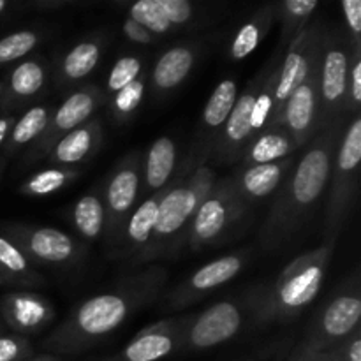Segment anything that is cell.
I'll list each match as a JSON object with an SVG mask.
<instances>
[{
	"label": "cell",
	"instance_id": "cell-1",
	"mask_svg": "<svg viewBox=\"0 0 361 361\" xmlns=\"http://www.w3.org/2000/svg\"><path fill=\"white\" fill-rule=\"evenodd\" d=\"M345 122V116L335 120L317 130L303 147L305 150L296 159L295 168L277 190V197L259 231L263 250L274 254L288 249L312 221L330 183L334 159Z\"/></svg>",
	"mask_w": 361,
	"mask_h": 361
},
{
	"label": "cell",
	"instance_id": "cell-2",
	"mask_svg": "<svg viewBox=\"0 0 361 361\" xmlns=\"http://www.w3.org/2000/svg\"><path fill=\"white\" fill-rule=\"evenodd\" d=\"M166 282L168 271L157 264L126 275L111 289L78 305L42 341V349L51 356H69L94 348L122 328L134 314L152 305L161 296Z\"/></svg>",
	"mask_w": 361,
	"mask_h": 361
},
{
	"label": "cell",
	"instance_id": "cell-3",
	"mask_svg": "<svg viewBox=\"0 0 361 361\" xmlns=\"http://www.w3.org/2000/svg\"><path fill=\"white\" fill-rule=\"evenodd\" d=\"M330 247L321 245L300 254L270 284H261L243 296L247 310L259 326L288 323L316 300L323 288L331 256Z\"/></svg>",
	"mask_w": 361,
	"mask_h": 361
},
{
	"label": "cell",
	"instance_id": "cell-4",
	"mask_svg": "<svg viewBox=\"0 0 361 361\" xmlns=\"http://www.w3.org/2000/svg\"><path fill=\"white\" fill-rule=\"evenodd\" d=\"M215 182H217L215 169L208 166L204 159L190 154L178 178L168 185V190L159 204L154 235L136 264L171 256L182 249L183 243L187 242L190 221Z\"/></svg>",
	"mask_w": 361,
	"mask_h": 361
},
{
	"label": "cell",
	"instance_id": "cell-5",
	"mask_svg": "<svg viewBox=\"0 0 361 361\" xmlns=\"http://www.w3.org/2000/svg\"><path fill=\"white\" fill-rule=\"evenodd\" d=\"M361 162V116L358 111L351 113L345 122L338 141L334 168L330 175V194H328L326 214H324V245L334 249L349 214L353 200L358 189Z\"/></svg>",
	"mask_w": 361,
	"mask_h": 361
},
{
	"label": "cell",
	"instance_id": "cell-6",
	"mask_svg": "<svg viewBox=\"0 0 361 361\" xmlns=\"http://www.w3.org/2000/svg\"><path fill=\"white\" fill-rule=\"evenodd\" d=\"M353 44L341 28H324L319 56V130L349 116L348 81Z\"/></svg>",
	"mask_w": 361,
	"mask_h": 361
},
{
	"label": "cell",
	"instance_id": "cell-7",
	"mask_svg": "<svg viewBox=\"0 0 361 361\" xmlns=\"http://www.w3.org/2000/svg\"><path fill=\"white\" fill-rule=\"evenodd\" d=\"M249 203L242 197L233 176L217 180L208 196L201 201L190 221L187 243L192 250H201L217 243L229 229L235 228L247 214Z\"/></svg>",
	"mask_w": 361,
	"mask_h": 361
},
{
	"label": "cell",
	"instance_id": "cell-8",
	"mask_svg": "<svg viewBox=\"0 0 361 361\" xmlns=\"http://www.w3.org/2000/svg\"><path fill=\"white\" fill-rule=\"evenodd\" d=\"M143 183V155L130 152L120 159L106 180L102 203L106 210V238L111 243L120 242L127 221L134 212L140 187Z\"/></svg>",
	"mask_w": 361,
	"mask_h": 361
},
{
	"label": "cell",
	"instance_id": "cell-9",
	"mask_svg": "<svg viewBox=\"0 0 361 361\" xmlns=\"http://www.w3.org/2000/svg\"><path fill=\"white\" fill-rule=\"evenodd\" d=\"M323 30L321 23L307 25L295 41L288 46L284 59L279 63L277 81L274 90V111H271L270 126H277L284 104L291 97L293 92L307 80L314 67L319 63L321 44H323Z\"/></svg>",
	"mask_w": 361,
	"mask_h": 361
},
{
	"label": "cell",
	"instance_id": "cell-10",
	"mask_svg": "<svg viewBox=\"0 0 361 361\" xmlns=\"http://www.w3.org/2000/svg\"><path fill=\"white\" fill-rule=\"evenodd\" d=\"M247 310L243 296L240 300H222L203 310L190 314L182 338V351H204L231 341L245 323Z\"/></svg>",
	"mask_w": 361,
	"mask_h": 361
},
{
	"label": "cell",
	"instance_id": "cell-11",
	"mask_svg": "<svg viewBox=\"0 0 361 361\" xmlns=\"http://www.w3.org/2000/svg\"><path fill=\"white\" fill-rule=\"evenodd\" d=\"M0 233L13 242L30 263L73 264L83 256V247L73 236L55 228L4 224Z\"/></svg>",
	"mask_w": 361,
	"mask_h": 361
},
{
	"label": "cell",
	"instance_id": "cell-12",
	"mask_svg": "<svg viewBox=\"0 0 361 361\" xmlns=\"http://www.w3.org/2000/svg\"><path fill=\"white\" fill-rule=\"evenodd\" d=\"M361 298L358 289H345L326 303L300 348L310 351H328L337 348L358 328Z\"/></svg>",
	"mask_w": 361,
	"mask_h": 361
},
{
	"label": "cell",
	"instance_id": "cell-13",
	"mask_svg": "<svg viewBox=\"0 0 361 361\" xmlns=\"http://www.w3.org/2000/svg\"><path fill=\"white\" fill-rule=\"evenodd\" d=\"M106 102L104 94L97 87H85L63 99L62 104L53 111L44 133L32 143L30 161L46 157L53 145L76 127L83 126Z\"/></svg>",
	"mask_w": 361,
	"mask_h": 361
},
{
	"label": "cell",
	"instance_id": "cell-14",
	"mask_svg": "<svg viewBox=\"0 0 361 361\" xmlns=\"http://www.w3.org/2000/svg\"><path fill=\"white\" fill-rule=\"evenodd\" d=\"M249 257V250H240V252L228 254V256L217 257V259L203 264L200 270L187 277L183 284L176 286L169 293L166 298V309L180 310L203 300L212 291L233 281L243 270Z\"/></svg>",
	"mask_w": 361,
	"mask_h": 361
},
{
	"label": "cell",
	"instance_id": "cell-15",
	"mask_svg": "<svg viewBox=\"0 0 361 361\" xmlns=\"http://www.w3.org/2000/svg\"><path fill=\"white\" fill-rule=\"evenodd\" d=\"M319 63H317L307 80L288 99L277 126H282L288 130L296 148H303L319 130Z\"/></svg>",
	"mask_w": 361,
	"mask_h": 361
},
{
	"label": "cell",
	"instance_id": "cell-16",
	"mask_svg": "<svg viewBox=\"0 0 361 361\" xmlns=\"http://www.w3.org/2000/svg\"><path fill=\"white\" fill-rule=\"evenodd\" d=\"M264 69L257 76L247 83L242 94H238L233 111L229 113L228 120H226L224 127H222L221 134H219L217 141L214 145L210 159H215L217 162H235L240 159L245 152L247 145L252 141V133H250V111H252L254 99H256L257 90H259L261 83H263Z\"/></svg>",
	"mask_w": 361,
	"mask_h": 361
},
{
	"label": "cell",
	"instance_id": "cell-17",
	"mask_svg": "<svg viewBox=\"0 0 361 361\" xmlns=\"http://www.w3.org/2000/svg\"><path fill=\"white\" fill-rule=\"evenodd\" d=\"M190 314L182 317L157 321L143 328L126 348L111 358L102 361H159L182 349L183 331Z\"/></svg>",
	"mask_w": 361,
	"mask_h": 361
},
{
	"label": "cell",
	"instance_id": "cell-18",
	"mask_svg": "<svg viewBox=\"0 0 361 361\" xmlns=\"http://www.w3.org/2000/svg\"><path fill=\"white\" fill-rule=\"evenodd\" d=\"M0 316L14 334L27 337L48 326L55 317V309L46 296L14 291L0 298Z\"/></svg>",
	"mask_w": 361,
	"mask_h": 361
},
{
	"label": "cell",
	"instance_id": "cell-19",
	"mask_svg": "<svg viewBox=\"0 0 361 361\" xmlns=\"http://www.w3.org/2000/svg\"><path fill=\"white\" fill-rule=\"evenodd\" d=\"M236 99H238V83L236 80H222L212 92L210 99L207 101L201 115L200 127H197L196 145L192 154L208 161L214 150V145L228 120L229 113L233 111Z\"/></svg>",
	"mask_w": 361,
	"mask_h": 361
},
{
	"label": "cell",
	"instance_id": "cell-20",
	"mask_svg": "<svg viewBox=\"0 0 361 361\" xmlns=\"http://www.w3.org/2000/svg\"><path fill=\"white\" fill-rule=\"evenodd\" d=\"M296 164V155L282 159V161L270 162V164L257 166H243L242 171L231 175L235 180V185L238 192L242 194L247 203H256V201L267 200L271 194L277 192L284 183L286 176L291 173Z\"/></svg>",
	"mask_w": 361,
	"mask_h": 361
},
{
	"label": "cell",
	"instance_id": "cell-21",
	"mask_svg": "<svg viewBox=\"0 0 361 361\" xmlns=\"http://www.w3.org/2000/svg\"><path fill=\"white\" fill-rule=\"evenodd\" d=\"M101 143L102 122L99 118H90L83 126L63 134L53 145L46 157L49 159V162L60 166V168H74V166L88 161L99 150Z\"/></svg>",
	"mask_w": 361,
	"mask_h": 361
},
{
	"label": "cell",
	"instance_id": "cell-22",
	"mask_svg": "<svg viewBox=\"0 0 361 361\" xmlns=\"http://www.w3.org/2000/svg\"><path fill=\"white\" fill-rule=\"evenodd\" d=\"M168 185H166L164 189L154 192L152 196H148L147 200L130 214L129 221H127L126 224V229H123L122 233V238H120V252H122L120 256L122 257L137 263V259H140V256L143 254V250L148 247L152 235H154L155 224H157L159 204H161L162 197H164L166 190H168Z\"/></svg>",
	"mask_w": 361,
	"mask_h": 361
},
{
	"label": "cell",
	"instance_id": "cell-23",
	"mask_svg": "<svg viewBox=\"0 0 361 361\" xmlns=\"http://www.w3.org/2000/svg\"><path fill=\"white\" fill-rule=\"evenodd\" d=\"M197 55H200V46L196 42L176 44L166 49L152 71V87L155 94L166 95L176 90L194 69Z\"/></svg>",
	"mask_w": 361,
	"mask_h": 361
},
{
	"label": "cell",
	"instance_id": "cell-24",
	"mask_svg": "<svg viewBox=\"0 0 361 361\" xmlns=\"http://www.w3.org/2000/svg\"><path fill=\"white\" fill-rule=\"evenodd\" d=\"M46 83V67L41 60H25L18 63L7 76V83L4 85V95L0 104L4 108H18L23 102L30 101Z\"/></svg>",
	"mask_w": 361,
	"mask_h": 361
},
{
	"label": "cell",
	"instance_id": "cell-25",
	"mask_svg": "<svg viewBox=\"0 0 361 361\" xmlns=\"http://www.w3.org/2000/svg\"><path fill=\"white\" fill-rule=\"evenodd\" d=\"M176 169V145L171 137L161 136L148 147L143 157L145 192H157L164 189Z\"/></svg>",
	"mask_w": 361,
	"mask_h": 361
},
{
	"label": "cell",
	"instance_id": "cell-26",
	"mask_svg": "<svg viewBox=\"0 0 361 361\" xmlns=\"http://www.w3.org/2000/svg\"><path fill=\"white\" fill-rule=\"evenodd\" d=\"M296 145L282 126H270L257 134L242 155L243 166L270 164L295 154Z\"/></svg>",
	"mask_w": 361,
	"mask_h": 361
},
{
	"label": "cell",
	"instance_id": "cell-27",
	"mask_svg": "<svg viewBox=\"0 0 361 361\" xmlns=\"http://www.w3.org/2000/svg\"><path fill=\"white\" fill-rule=\"evenodd\" d=\"M106 48V41L101 35H94L74 44L63 55L59 66L60 83H76L85 80L92 71L97 67L102 51Z\"/></svg>",
	"mask_w": 361,
	"mask_h": 361
},
{
	"label": "cell",
	"instance_id": "cell-28",
	"mask_svg": "<svg viewBox=\"0 0 361 361\" xmlns=\"http://www.w3.org/2000/svg\"><path fill=\"white\" fill-rule=\"evenodd\" d=\"M44 277L34 268L23 252L0 233V286L34 288L44 286Z\"/></svg>",
	"mask_w": 361,
	"mask_h": 361
},
{
	"label": "cell",
	"instance_id": "cell-29",
	"mask_svg": "<svg viewBox=\"0 0 361 361\" xmlns=\"http://www.w3.org/2000/svg\"><path fill=\"white\" fill-rule=\"evenodd\" d=\"M277 20V4L264 6L254 14L252 20L243 23L236 35L233 37L231 46H229V56L233 60H243L261 44L268 35L270 28L274 27Z\"/></svg>",
	"mask_w": 361,
	"mask_h": 361
},
{
	"label": "cell",
	"instance_id": "cell-30",
	"mask_svg": "<svg viewBox=\"0 0 361 361\" xmlns=\"http://www.w3.org/2000/svg\"><path fill=\"white\" fill-rule=\"evenodd\" d=\"M71 219L76 231L87 242H97L106 229V210L99 190H90L83 194L74 203L71 210Z\"/></svg>",
	"mask_w": 361,
	"mask_h": 361
},
{
	"label": "cell",
	"instance_id": "cell-31",
	"mask_svg": "<svg viewBox=\"0 0 361 361\" xmlns=\"http://www.w3.org/2000/svg\"><path fill=\"white\" fill-rule=\"evenodd\" d=\"M49 116H51V109L46 104H39L27 109L20 118H16L13 129H11L9 137L6 141V154L11 155L20 148L34 143L44 133Z\"/></svg>",
	"mask_w": 361,
	"mask_h": 361
},
{
	"label": "cell",
	"instance_id": "cell-32",
	"mask_svg": "<svg viewBox=\"0 0 361 361\" xmlns=\"http://www.w3.org/2000/svg\"><path fill=\"white\" fill-rule=\"evenodd\" d=\"M317 6L319 4L316 0H286L277 4V18H281L282 23L279 51L282 53V49L291 44L296 35L307 27Z\"/></svg>",
	"mask_w": 361,
	"mask_h": 361
},
{
	"label": "cell",
	"instance_id": "cell-33",
	"mask_svg": "<svg viewBox=\"0 0 361 361\" xmlns=\"http://www.w3.org/2000/svg\"><path fill=\"white\" fill-rule=\"evenodd\" d=\"M81 173L76 168H60V166H51V168L41 169L34 173L30 178L25 180L20 187V192L30 197H46L59 192L60 189L73 183Z\"/></svg>",
	"mask_w": 361,
	"mask_h": 361
},
{
	"label": "cell",
	"instance_id": "cell-34",
	"mask_svg": "<svg viewBox=\"0 0 361 361\" xmlns=\"http://www.w3.org/2000/svg\"><path fill=\"white\" fill-rule=\"evenodd\" d=\"M145 88H147V76L141 74L136 81L127 85L120 92H116L111 99V113L115 116L116 122H126L140 108L141 101H143Z\"/></svg>",
	"mask_w": 361,
	"mask_h": 361
},
{
	"label": "cell",
	"instance_id": "cell-35",
	"mask_svg": "<svg viewBox=\"0 0 361 361\" xmlns=\"http://www.w3.org/2000/svg\"><path fill=\"white\" fill-rule=\"evenodd\" d=\"M129 18L136 21V23H140L141 27L147 28V30L150 32V34H154L155 37H157V35L169 34V32L175 30V28L169 25V21L166 20L162 11L159 9L155 0H137V2L130 4Z\"/></svg>",
	"mask_w": 361,
	"mask_h": 361
},
{
	"label": "cell",
	"instance_id": "cell-36",
	"mask_svg": "<svg viewBox=\"0 0 361 361\" xmlns=\"http://www.w3.org/2000/svg\"><path fill=\"white\" fill-rule=\"evenodd\" d=\"M39 44V34L35 30H18L0 39V66L16 62L27 56Z\"/></svg>",
	"mask_w": 361,
	"mask_h": 361
},
{
	"label": "cell",
	"instance_id": "cell-37",
	"mask_svg": "<svg viewBox=\"0 0 361 361\" xmlns=\"http://www.w3.org/2000/svg\"><path fill=\"white\" fill-rule=\"evenodd\" d=\"M141 71H143V62H141L140 56L136 55H123L113 66L111 73H109L108 81H106V88H108L109 94L115 95L116 92H120L122 88H126L127 85H130L133 81H136L141 76Z\"/></svg>",
	"mask_w": 361,
	"mask_h": 361
},
{
	"label": "cell",
	"instance_id": "cell-38",
	"mask_svg": "<svg viewBox=\"0 0 361 361\" xmlns=\"http://www.w3.org/2000/svg\"><path fill=\"white\" fill-rule=\"evenodd\" d=\"M173 28L187 27L196 18V6L189 0H155Z\"/></svg>",
	"mask_w": 361,
	"mask_h": 361
},
{
	"label": "cell",
	"instance_id": "cell-39",
	"mask_svg": "<svg viewBox=\"0 0 361 361\" xmlns=\"http://www.w3.org/2000/svg\"><path fill=\"white\" fill-rule=\"evenodd\" d=\"M34 356L30 341L21 335H0V361H23Z\"/></svg>",
	"mask_w": 361,
	"mask_h": 361
},
{
	"label": "cell",
	"instance_id": "cell-40",
	"mask_svg": "<svg viewBox=\"0 0 361 361\" xmlns=\"http://www.w3.org/2000/svg\"><path fill=\"white\" fill-rule=\"evenodd\" d=\"M342 14L351 34V44L355 51H361V2L360 0H342Z\"/></svg>",
	"mask_w": 361,
	"mask_h": 361
},
{
	"label": "cell",
	"instance_id": "cell-41",
	"mask_svg": "<svg viewBox=\"0 0 361 361\" xmlns=\"http://www.w3.org/2000/svg\"><path fill=\"white\" fill-rule=\"evenodd\" d=\"M348 99H349V111L351 113L358 111L361 104V51H355V49H353L351 67H349Z\"/></svg>",
	"mask_w": 361,
	"mask_h": 361
},
{
	"label": "cell",
	"instance_id": "cell-42",
	"mask_svg": "<svg viewBox=\"0 0 361 361\" xmlns=\"http://www.w3.org/2000/svg\"><path fill=\"white\" fill-rule=\"evenodd\" d=\"M123 34L126 37L129 39L130 42H136V44H154L155 42V35L150 34L145 27H141L140 23H136L134 20L127 18L123 21V27H122Z\"/></svg>",
	"mask_w": 361,
	"mask_h": 361
},
{
	"label": "cell",
	"instance_id": "cell-43",
	"mask_svg": "<svg viewBox=\"0 0 361 361\" xmlns=\"http://www.w3.org/2000/svg\"><path fill=\"white\" fill-rule=\"evenodd\" d=\"M342 361H361V331L356 328L342 344L337 345Z\"/></svg>",
	"mask_w": 361,
	"mask_h": 361
},
{
	"label": "cell",
	"instance_id": "cell-44",
	"mask_svg": "<svg viewBox=\"0 0 361 361\" xmlns=\"http://www.w3.org/2000/svg\"><path fill=\"white\" fill-rule=\"evenodd\" d=\"M289 361H342V356L337 348L328 351H310V349L298 348Z\"/></svg>",
	"mask_w": 361,
	"mask_h": 361
},
{
	"label": "cell",
	"instance_id": "cell-45",
	"mask_svg": "<svg viewBox=\"0 0 361 361\" xmlns=\"http://www.w3.org/2000/svg\"><path fill=\"white\" fill-rule=\"evenodd\" d=\"M14 122H16V116L14 115H4L0 116V147L6 145L7 137H9L11 129H13Z\"/></svg>",
	"mask_w": 361,
	"mask_h": 361
},
{
	"label": "cell",
	"instance_id": "cell-46",
	"mask_svg": "<svg viewBox=\"0 0 361 361\" xmlns=\"http://www.w3.org/2000/svg\"><path fill=\"white\" fill-rule=\"evenodd\" d=\"M23 361H60L59 356H51V355H39V356H32V358L23 360Z\"/></svg>",
	"mask_w": 361,
	"mask_h": 361
},
{
	"label": "cell",
	"instance_id": "cell-47",
	"mask_svg": "<svg viewBox=\"0 0 361 361\" xmlns=\"http://www.w3.org/2000/svg\"><path fill=\"white\" fill-rule=\"evenodd\" d=\"M6 9H7V2L6 0H0V14H2Z\"/></svg>",
	"mask_w": 361,
	"mask_h": 361
},
{
	"label": "cell",
	"instance_id": "cell-48",
	"mask_svg": "<svg viewBox=\"0 0 361 361\" xmlns=\"http://www.w3.org/2000/svg\"><path fill=\"white\" fill-rule=\"evenodd\" d=\"M2 95H4V83L0 81V102H2Z\"/></svg>",
	"mask_w": 361,
	"mask_h": 361
}]
</instances>
